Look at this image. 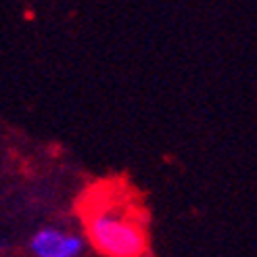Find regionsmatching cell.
Returning a JSON list of instances; mask_svg holds the SVG:
<instances>
[{"mask_svg":"<svg viewBox=\"0 0 257 257\" xmlns=\"http://www.w3.org/2000/svg\"><path fill=\"white\" fill-rule=\"evenodd\" d=\"M86 234L105 257H147L149 234L136 207L119 199H96L88 207Z\"/></svg>","mask_w":257,"mask_h":257,"instance_id":"obj_1","label":"cell"},{"mask_svg":"<svg viewBox=\"0 0 257 257\" xmlns=\"http://www.w3.org/2000/svg\"><path fill=\"white\" fill-rule=\"evenodd\" d=\"M30 247L36 257H78L84 251V240L59 228H42L32 236Z\"/></svg>","mask_w":257,"mask_h":257,"instance_id":"obj_2","label":"cell"}]
</instances>
